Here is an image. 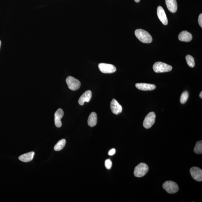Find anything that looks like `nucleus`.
Here are the masks:
<instances>
[{"label": "nucleus", "mask_w": 202, "mask_h": 202, "mask_svg": "<svg viewBox=\"0 0 202 202\" xmlns=\"http://www.w3.org/2000/svg\"><path fill=\"white\" fill-rule=\"evenodd\" d=\"M135 35L138 39L142 42L150 43L152 41V38L151 35L148 31L141 29L136 30Z\"/></svg>", "instance_id": "f257e3e1"}, {"label": "nucleus", "mask_w": 202, "mask_h": 202, "mask_svg": "<svg viewBox=\"0 0 202 202\" xmlns=\"http://www.w3.org/2000/svg\"><path fill=\"white\" fill-rule=\"evenodd\" d=\"M153 68L155 72L157 73L169 72L172 69L170 65L161 62H157L153 65Z\"/></svg>", "instance_id": "f03ea898"}, {"label": "nucleus", "mask_w": 202, "mask_h": 202, "mask_svg": "<svg viewBox=\"0 0 202 202\" xmlns=\"http://www.w3.org/2000/svg\"><path fill=\"white\" fill-rule=\"evenodd\" d=\"M148 170L149 167L147 165L144 163H140L135 168L134 176L138 178H141L146 175Z\"/></svg>", "instance_id": "7ed1b4c3"}, {"label": "nucleus", "mask_w": 202, "mask_h": 202, "mask_svg": "<svg viewBox=\"0 0 202 202\" xmlns=\"http://www.w3.org/2000/svg\"><path fill=\"white\" fill-rule=\"evenodd\" d=\"M163 188L168 193H174L178 191L179 188L176 183L172 181H167L165 182L163 184Z\"/></svg>", "instance_id": "20e7f679"}, {"label": "nucleus", "mask_w": 202, "mask_h": 202, "mask_svg": "<svg viewBox=\"0 0 202 202\" xmlns=\"http://www.w3.org/2000/svg\"><path fill=\"white\" fill-rule=\"evenodd\" d=\"M66 82L70 90L75 91L79 89L81 86V83L77 79L72 76L68 77L66 79Z\"/></svg>", "instance_id": "39448f33"}, {"label": "nucleus", "mask_w": 202, "mask_h": 202, "mask_svg": "<svg viewBox=\"0 0 202 202\" xmlns=\"http://www.w3.org/2000/svg\"><path fill=\"white\" fill-rule=\"evenodd\" d=\"M156 115L154 112H151L145 117L143 123V126L145 128L149 129L151 128L155 123Z\"/></svg>", "instance_id": "423d86ee"}, {"label": "nucleus", "mask_w": 202, "mask_h": 202, "mask_svg": "<svg viewBox=\"0 0 202 202\" xmlns=\"http://www.w3.org/2000/svg\"><path fill=\"white\" fill-rule=\"evenodd\" d=\"M98 68L101 72L104 73H112L116 72V68L114 65L107 63H100Z\"/></svg>", "instance_id": "0eeeda50"}, {"label": "nucleus", "mask_w": 202, "mask_h": 202, "mask_svg": "<svg viewBox=\"0 0 202 202\" xmlns=\"http://www.w3.org/2000/svg\"><path fill=\"white\" fill-rule=\"evenodd\" d=\"M190 172L193 179L199 182L202 181V170L201 168L197 167H193L190 169Z\"/></svg>", "instance_id": "6e6552de"}, {"label": "nucleus", "mask_w": 202, "mask_h": 202, "mask_svg": "<svg viewBox=\"0 0 202 202\" xmlns=\"http://www.w3.org/2000/svg\"><path fill=\"white\" fill-rule=\"evenodd\" d=\"M157 13L160 20L163 25H167L168 22L167 18L164 9L162 6H158L157 9Z\"/></svg>", "instance_id": "1a4fd4ad"}, {"label": "nucleus", "mask_w": 202, "mask_h": 202, "mask_svg": "<svg viewBox=\"0 0 202 202\" xmlns=\"http://www.w3.org/2000/svg\"><path fill=\"white\" fill-rule=\"evenodd\" d=\"M111 111L115 114L118 115L122 112V107L115 99L112 100L111 103Z\"/></svg>", "instance_id": "9d476101"}, {"label": "nucleus", "mask_w": 202, "mask_h": 202, "mask_svg": "<svg viewBox=\"0 0 202 202\" xmlns=\"http://www.w3.org/2000/svg\"><path fill=\"white\" fill-rule=\"evenodd\" d=\"M63 116H64V112L61 108H58L55 113V124L58 128L61 127L62 126L61 119L63 118Z\"/></svg>", "instance_id": "9b49d317"}, {"label": "nucleus", "mask_w": 202, "mask_h": 202, "mask_svg": "<svg viewBox=\"0 0 202 202\" xmlns=\"http://www.w3.org/2000/svg\"><path fill=\"white\" fill-rule=\"evenodd\" d=\"M136 87L138 90L142 91H152L156 88V86L154 84L146 83H137Z\"/></svg>", "instance_id": "f8f14e48"}, {"label": "nucleus", "mask_w": 202, "mask_h": 202, "mask_svg": "<svg viewBox=\"0 0 202 202\" xmlns=\"http://www.w3.org/2000/svg\"><path fill=\"white\" fill-rule=\"evenodd\" d=\"M92 97V92L90 90L87 91L80 97L78 101V103L81 105H84L85 102H88L91 99Z\"/></svg>", "instance_id": "ddd939ff"}, {"label": "nucleus", "mask_w": 202, "mask_h": 202, "mask_svg": "<svg viewBox=\"0 0 202 202\" xmlns=\"http://www.w3.org/2000/svg\"><path fill=\"white\" fill-rule=\"evenodd\" d=\"M178 38L180 41L189 42L193 39V36L191 33L187 31H183L178 35Z\"/></svg>", "instance_id": "4468645a"}, {"label": "nucleus", "mask_w": 202, "mask_h": 202, "mask_svg": "<svg viewBox=\"0 0 202 202\" xmlns=\"http://www.w3.org/2000/svg\"><path fill=\"white\" fill-rule=\"evenodd\" d=\"M166 5L169 11L172 13H176L178 9L176 0H166Z\"/></svg>", "instance_id": "2eb2a0df"}, {"label": "nucleus", "mask_w": 202, "mask_h": 202, "mask_svg": "<svg viewBox=\"0 0 202 202\" xmlns=\"http://www.w3.org/2000/svg\"><path fill=\"white\" fill-rule=\"evenodd\" d=\"M35 152H29L27 153L21 155L19 157V160L23 162H29L32 161L34 157Z\"/></svg>", "instance_id": "dca6fc26"}, {"label": "nucleus", "mask_w": 202, "mask_h": 202, "mask_svg": "<svg viewBox=\"0 0 202 202\" xmlns=\"http://www.w3.org/2000/svg\"><path fill=\"white\" fill-rule=\"evenodd\" d=\"M97 117L96 113L93 112L90 115L88 120V124L90 127H93L96 126L97 123Z\"/></svg>", "instance_id": "f3484780"}, {"label": "nucleus", "mask_w": 202, "mask_h": 202, "mask_svg": "<svg viewBox=\"0 0 202 202\" xmlns=\"http://www.w3.org/2000/svg\"><path fill=\"white\" fill-rule=\"evenodd\" d=\"M66 141L64 139L60 140L54 147L55 151H58L62 149L66 145Z\"/></svg>", "instance_id": "a211bd4d"}, {"label": "nucleus", "mask_w": 202, "mask_h": 202, "mask_svg": "<svg viewBox=\"0 0 202 202\" xmlns=\"http://www.w3.org/2000/svg\"><path fill=\"white\" fill-rule=\"evenodd\" d=\"M194 152L196 154H202V141H198L196 143L194 148Z\"/></svg>", "instance_id": "6ab92c4d"}, {"label": "nucleus", "mask_w": 202, "mask_h": 202, "mask_svg": "<svg viewBox=\"0 0 202 202\" xmlns=\"http://www.w3.org/2000/svg\"><path fill=\"white\" fill-rule=\"evenodd\" d=\"M186 59L188 66L191 68H193L195 66V62L194 58L191 55H187Z\"/></svg>", "instance_id": "aec40b11"}, {"label": "nucleus", "mask_w": 202, "mask_h": 202, "mask_svg": "<svg viewBox=\"0 0 202 202\" xmlns=\"http://www.w3.org/2000/svg\"><path fill=\"white\" fill-rule=\"evenodd\" d=\"M189 97V93L188 91H185L182 93L180 98V102L182 104H185L186 102Z\"/></svg>", "instance_id": "412c9836"}, {"label": "nucleus", "mask_w": 202, "mask_h": 202, "mask_svg": "<svg viewBox=\"0 0 202 202\" xmlns=\"http://www.w3.org/2000/svg\"><path fill=\"white\" fill-rule=\"evenodd\" d=\"M105 166L107 169L110 170L111 169L112 166V162L110 159H107L105 161Z\"/></svg>", "instance_id": "4be33fe9"}, {"label": "nucleus", "mask_w": 202, "mask_h": 202, "mask_svg": "<svg viewBox=\"0 0 202 202\" xmlns=\"http://www.w3.org/2000/svg\"><path fill=\"white\" fill-rule=\"evenodd\" d=\"M198 23L199 24L200 26L201 27V28H202V14H201L199 16L198 19Z\"/></svg>", "instance_id": "5701e85b"}, {"label": "nucleus", "mask_w": 202, "mask_h": 202, "mask_svg": "<svg viewBox=\"0 0 202 202\" xmlns=\"http://www.w3.org/2000/svg\"><path fill=\"white\" fill-rule=\"evenodd\" d=\"M116 149H112L110 150L109 152H108V155H110V156H112V155H114L115 153H116Z\"/></svg>", "instance_id": "b1692460"}, {"label": "nucleus", "mask_w": 202, "mask_h": 202, "mask_svg": "<svg viewBox=\"0 0 202 202\" xmlns=\"http://www.w3.org/2000/svg\"><path fill=\"white\" fill-rule=\"evenodd\" d=\"M200 97L202 98V92L201 91V93H200Z\"/></svg>", "instance_id": "393cba45"}, {"label": "nucleus", "mask_w": 202, "mask_h": 202, "mask_svg": "<svg viewBox=\"0 0 202 202\" xmlns=\"http://www.w3.org/2000/svg\"><path fill=\"white\" fill-rule=\"evenodd\" d=\"M136 2H139L140 0H134Z\"/></svg>", "instance_id": "a878e982"}, {"label": "nucleus", "mask_w": 202, "mask_h": 202, "mask_svg": "<svg viewBox=\"0 0 202 202\" xmlns=\"http://www.w3.org/2000/svg\"><path fill=\"white\" fill-rule=\"evenodd\" d=\"M1 41H0V48H1Z\"/></svg>", "instance_id": "bb28decb"}]
</instances>
